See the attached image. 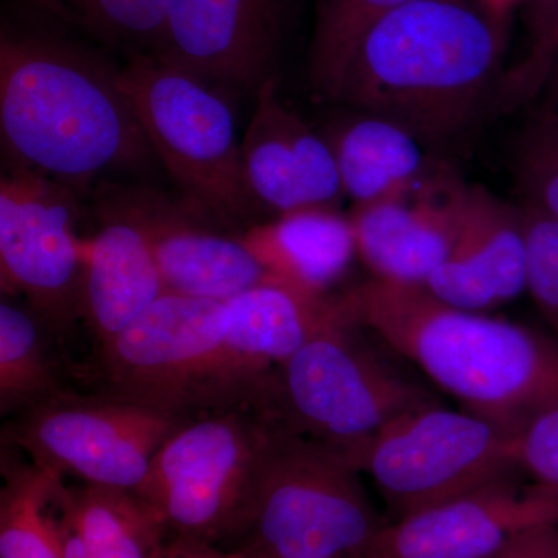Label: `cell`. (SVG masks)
Returning a JSON list of instances; mask_svg holds the SVG:
<instances>
[{
  "label": "cell",
  "mask_w": 558,
  "mask_h": 558,
  "mask_svg": "<svg viewBox=\"0 0 558 558\" xmlns=\"http://www.w3.org/2000/svg\"><path fill=\"white\" fill-rule=\"evenodd\" d=\"M119 72L73 40L3 27L0 138L9 167L83 196L110 172L143 170L157 160Z\"/></svg>",
  "instance_id": "cell-1"
},
{
  "label": "cell",
  "mask_w": 558,
  "mask_h": 558,
  "mask_svg": "<svg viewBox=\"0 0 558 558\" xmlns=\"http://www.w3.org/2000/svg\"><path fill=\"white\" fill-rule=\"evenodd\" d=\"M499 22L468 0H411L374 24L329 100L384 117L440 145L498 112Z\"/></svg>",
  "instance_id": "cell-2"
},
{
  "label": "cell",
  "mask_w": 558,
  "mask_h": 558,
  "mask_svg": "<svg viewBox=\"0 0 558 558\" xmlns=\"http://www.w3.org/2000/svg\"><path fill=\"white\" fill-rule=\"evenodd\" d=\"M339 299L354 325L509 435L558 405V339L458 310L424 286L371 278Z\"/></svg>",
  "instance_id": "cell-3"
},
{
  "label": "cell",
  "mask_w": 558,
  "mask_h": 558,
  "mask_svg": "<svg viewBox=\"0 0 558 558\" xmlns=\"http://www.w3.org/2000/svg\"><path fill=\"white\" fill-rule=\"evenodd\" d=\"M359 473L340 451L271 417L234 549L258 558H366L388 521Z\"/></svg>",
  "instance_id": "cell-4"
},
{
  "label": "cell",
  "mask_w": 558,
  "mask_h": 558,
  "mask_svg": "<svg viewBox=\"0 0 558 558\" xmlns=\"http://www.w3.org/2000/svg\"><path fill=\"white\" fill-rule=\"evenodd\" d=\"M362 332L341 307L336 322L271 374L255 409L343 453L396 418L439 405L369 348Z\"/></svg>",
  "instance_id": "cell-5"
},
{
  "label": "cell",
  "mask_w": 558,
  "mask_h": 558,
  "mask_svg": "<svg viewBox=\"0 0 558 558\" xmlns=\"http://www.w3.org/2000/svg\"><path fill=\"white\" fill-rule=\"evenodd\" d=\"M119 80L183 196L229 222L255 216L259 207L245 183L234 112L213 81L160 57L130 58Z\"/></svg>",
  "instance_id": "cell-6"
},
{
  "label": "cell",
  "mask_w": 558,
  "mask_h": 558,
  "mask_svg": "<svg viewBox=\"0 0 558 558\" xmlns=\"http://www.w3.org/2000/svg\"><path fill=\"white\" fill-rule=\"evenodd\" d=\"M270 424L253 407L205 411L161 444L135 492L157 510L168 535L207 545L234 538Z\"/></svg>",
  "instance_id": "cell-7"
},
{
  "label": "cell",
  "mask_w": 558,
  "mask_h": 558,
  "mask_svg": "<svg viewBox=\"0 0 558 558\" xmlns=\"http://www.w3.org/2000/svg\"><path fill=\"white\" fill-rule=\"evenodd\" d=\"M341 457L368 473L395 521L521 472L515 436L440 403L396 418Z\"/></svg>",
  "instance_id": "cell-8"
},
{
  "label": "cell",
  "mask_w": 558,
  "mask_h": 558,
  "mask_svg": "<svg viewBox=\"0 0 558 558\" xmlns=\"http://www.w3.org/2000/svg\"><path fill=\"white\" fill-rule=\"evenodd\" d=\"M190 416L120 398L62 391L17 414L2 444L54 475L137 490L150 461Z\"/></svg>",
  "instance_id": "cell-9"
},
{
  "label": "cell",
  "mask_w": 558,
  "mask_h": 558,
  "mask_svg": "<svg viewBox=\"0 0 558 558\" xmlns=\"http://www.w3.org/2000/svg\"><path fill=\"white\" fill-rule=\"evenodd\" d=\"M80 194L57 180L9 167L0 180V282L22 296L51 336L83 318L86 241L78 236Z\"/></svg>",
  "instance_id": "cell-10"
},
{
  "label": "cell",
  "mask_w": 558,
  "mask_h": 558,
  "mask_svg": "<svg viewBox=\"0 0 558 558\" xmlns=\"http://www.w3.org/2000/svg\"><path fill=\"white\" fill-rule=\"evenodd\" d=\"M226 326V303L163 293L100 349L106 392L193 416Z\"/></svg>",
  "instance_id": "cell-11"
},
{
  "label": "cell",
  "mask_w": 558,
  "mask_h": 558,
  "mask_svg": "<svg viewBox=\"0 0 558 558\" xmlns=\"http://www.w3.org/2000/svg\"><path fill=\"white\" fill-rule=\"evenodd\" d=\"M98 197L119 208L145 233L165 293L227 303L245 290L274 281L231 222L189 197L148 186H101Z\"/></svg>",
  "instance_id": "cell-12"
},
{
  "label": "cell",
  "mask_w": 558,
  "mask_h": 558,
  "mask_svg": "<svg viewBox=\"0 0 558 558\" xmlns=\"http://www.w3.org/2000/svg\"><path fill=\"white\" fill-rule=\"evenodd\" d=\"M227 326L199 410L253 407L271 374L341 315L339 296L274 279L227 301Z\"/></svg>",
  "instance_id": "cell-13"
},
{
  "label": "cell",
  "mask_w": 558,
  "mask_h": 558,
  "mask_svg": "<svg viewBox=\"0 0 558 558\" xmlns=\"http://www.w3.org/2000/svg\"><path fill=\"white\" fill-rule=\"evenodd\" d=\"M292 13L293 0H167L157 57L258 92L275 78Z\"/></svg>",
  "instance_id": "cell-14"
},
{
  "label": "cell",
  "mask_w": 558,
  "mask_h": 558,
  "mask_svg": "<svg viewBox=\"0 0 558 558\" xmlns=\"http://www.w3.org/2000/svg\"><path fill=\"white\" fill-rule=\"evenodd\" d=\"M558 524V486L499 480L392 521L366 558H490L542 524Z\"/></svg>",
  "instance_id": "cell-15"
},
{
  "label": "cell",
  "mask_w": 558,
  "mask_h": 558,
  "mask_svg": "<svg viewBox=\"0 0 558 558\" xmlns=\"http://www.w3.org/2000/svg\"><path fill=\"white\" fill-rule=\"evenodd\" d=\"M468 189L439 168L410 193L355 207L357 255L373 278L424 286L457 242Z\"/></svg>",
  "instance_id": "cell-16"
},
{
  "label": "cell",
  "mask_w": 558,
  "mask_h": 558,
  "mask_svg": "<svg viewBox=\"0 0 558 558\" xmlns=\"http://www.w3.org/2000/svg\"><path fill=\"white\" fill-rule=\"evenodd\" d=\"M277 78L256 92L242 138V170L259 208L282 215L310 207H340L344 197L336 157L325 135L312 130L278 97Z\"/></svg>",
  "instance_id": "cell-17"
},
{
  "label": "cell",
  "mask_w": 558,
  "mask_h": 558,
  "mask_svg": "<svg viewBox=\"0 0 558 558\" xmlns=\"http://www.w3.org/2000/svg\"><path fill=\"white\" fill-rule=\"evenodd\" d=\"M424 288L450 306L480 314L517 299L527 289L523 207L469 185L457 242Z\"/></svg>",
  "instance_id": "cell-18"
},
{
  "label": "cell",
  "mask_w": 558,
  "mask_h": 558,
  "mask_svg": "<svg viewBox=\"0 0 558 558\" xmlns=\"http://www.w3.org/2000/svg\"><path fill=\"white\" fill-rule=\"evenodd\" d=\"M97 209L100 227L86 241L83 319L101 349L159 300L165 286L137 223L101 197Z\"/></svg>",
  "instance_id": "cell-19"
},
{
  "label": "cell",
  "mask_w": 558,
  "mask_h": 558,
  "mask_svg": "<svg viewBox=\"0 0 558 558\" xmlns=\"http://www.w3.org/2000/svg\"><path fill=\"white\" fill-rule=\"evenodd\" d=\"M242 240L279 281L317 295H329L357 255L351 216L336 207L282 213L250 227Z\"/></svg>",
  "instance_id": "cell-20"
},
{
  "label": "cell",
  "mask_w": 558,
  "mask_h": 558,
  "mask_svg": "<svg viewBox=\"0 0 558 558\" xmlns=\"http://www.w3.org/2000/svg\"><path fill=\"white\" fill-rule=\"evenodd\" d=\"M325 138L336 157L344 197L355 207L410 193L436 171L413 132L374 113L359 110L337 121Z\"/></svg>",
  "instance_id": "cell-21"
},
{
  "label": "cell",
  "mask_w": 558,
  "mask_h": 558,
  "mask_svg": "<svg viewBox=\"0 0 558 558\" xmlns=\"http://www.w3.org/2000/svg\"><path fill=\"white\" fill-rule=\"evenodd\" d=\"M90 558H157L167 526L137 492L83 484L68 487Z\"/></svg>",
  "instance_id": "cell-22"
},
{
  "label": "cell",
  "mask_w": 558,
  "mask_h": 558,
  "mask_svg": "<svg viewBox=\"0 0 558 558\" xmlns=\"http://www.w3.org/2000/svg\"><path fill=\"white\" fill-rule=\"evenodd\" d=\"M0 558L62 557L53 494L61 476L2 444Z\"/></svg>",
  "instance_id": "cell-23"
},
{
  "label": "cell",
  "mask_w": 558,
  "mask_h": 558,
  "mask_svg": "<svg viewBox=\"0 0 558 558\" xmlns=\"http://www.w3.org/2000/svg\"><path fill=\"white\" fill-rule=\"evenodd\" d=\"M46 328L31 307L0 303V413L17 414L64 391L47 347ZM50 333V332H49Z\"/></svg>",
  "instance_id": "cell-24"
},
{
  "label": "cell",
  "mask_w": 558,
  "mask_h": 558,
  "mask_svg": "<svg viewBox=\"0 0 558 558\" xmlns=\"http://www.w3.org/2000/svg\"><path fill=\"white\" fill-rule=\"evenodd\" d=\"M54 20L120 50L128 60L157 57L163 39L167 0H25Z\"/></svg>",
  "instance_id": "cell-25"
},
{
  "label": "cell",
  "mask_w": 558,
  "mask_h": 558,
  "mask_svg": "<svg viewBox=\"0 0 558 558\" xmlns=\"http://www.w3.org/2000/svg\"><path fill=\"white\" fill-rule=\"evenodd\" d=\"M411 0H319L311 46V80L329 98L365 33Z\"/></svg>",
  "instance_id": "cell-26"
},
{
  "label": "cell",
  "mask_w": 558,
  "mask_h": 558,
  "mask_svg": "<svg viewBox=\"0 0 558 558\" xmlns=\"http://www.w3.org/2000/svg\"><path fill=\"white\" fill-rule=\"evenodd\" d=\"M512 171L523 204L558 222V109L548 102L517 135Z\"/></svg>",
  "instance_id": "cell-27"
},
{
  "label": "cell",
  "mask_w": 558,
  "mask_h": 558,
  "mask_svg": "<svg viewBox=\"0 0 558 558\" xmlns=\"http://www.w3.org/2000/svg\"><path fill=\"white\" fill-rule=\"evenodd\" d=\"M527 49L506 70L498 112H510L535 100L549 87L558 64V0H529Z\"/></svg>",
  "instance_id": "cell-28"
},
{
  "label": "cell",
  "mask_w": 558,
  "mask_h": 558,
  "mask_svg": "<svg viewBox=\"0 0 558 558\" xmlns=\"http://www.w3.org/2000/svg\"><path fill=\"white\" fill-rule=\"evenodd\" d=\"M521 207L526 222L527 289L558 336V222L531 205Z\"/></svg>",
  "instance_id": "cell-29"
},
{
  "label": "cell",
  "mask_w": 558,
  "mask_h": 558,
  "mask_svg": "<svg viewBox=\"0 0 558 558\" xmlns=\"http://www.w3.org/2000/svg\"><path fill=\"white\" fill-rule=\"evenodd\" d=\"M515 438L520 469L535 483L558 486V405L535 414Z\"/></svg>",
  "instance_id": "cell-30"
},
{
  "label": "cell",
  "mask_w": 558,
  "mask_h": 558,
  "mask_svg": "<svg viewBox=\"0 0 558 558\" xmlns=\"http://www.w3.org/2000/svg\"><path fill=\"white\" fill-rule=\"evenodd\" d=\"M498 558H558V524L529 529L512 539Z\"/></svg>",
  "instance_id": "cell-31"
},
{
  "label": "cell",
  "mask_w": 558,
  "mask_h": 558,
  "mask_svg": "<svg viewBox=\"0 0 558 558\" xmlns=\"http://www.w3.org/2000/svg\"><path fill=\"white\" fill-rule=\"evenodd\" d=\"M157 558H256L245 549H216L207 543H191L174 539L170 545H165L160 556Z\"/></svg>",
  "instance_id": "cell-32"
},
{
  "label": "cell",
  "mask_w": 558,
  "mask_h": 558,
  "mask_svg": "<svg viewBox=\"0 0 558 558\" xmlns=\"http://www.w3.org/2000/svg\"><path fill=\"white\" fill-rule=\"evenodd\" d=\"M549 98L548 105L553 106V108L558 109V64L556 72H554L553 80L549 83Z\"/></svg>",
  "instance_id": "cell-33"
},
{
  "label": "cell",
  "mask_w": 558,
  "mask_h": 558,
  "mask_svg": "<svg viewBox=\"0 0 558 558\" xmlns=\"http://www.w3.org/2000/svg\"><path fill=\"white\" fill-rule=\"evenodd\" d=\"M490 558H498L497 556L490 557Z\"/></svg>",
  "instance_id": "cell-34"
},
{
  "label": "cell",
  "mask_w": 558,
  "mask_h": 558,
  "mask_svg": "<svg viewBox=\"0 0 558 558\" xmlns=\"http://www.w3.org/2000/svg\"><path fill=\"white\" fill-rule=\"evenodd\" d=\"M256 558H258V557H256Z\"/></svg>",
  "instance_id": "cell-35"
}]
</instances>
